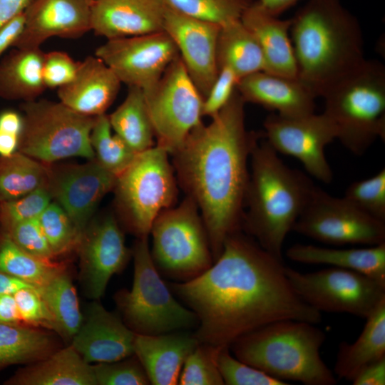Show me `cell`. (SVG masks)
<instances>
[{"label": "cell", "instance_id": "ffe728a7", "mask_svg": "<svg viewBox=\"0 0 385 385\" xmlns=\"http://www.w3.org/2000/svg\"><path fill=\"white\" fill-rule=\"evenodd\" d=\"M135 335L119 316L94 302L71 346L89 364L115 361L134 354Z\"/></svg>", "mask_w": 385, "mask_h": 385}, {"label": "cell", "instance_id": "484cf974", "mask_svg": "<svg viewBox=\"0 0 385 385\" xmlns=\"http://www.w3.org/2000/svg\"><path fill=\"white\" fill-rule=\"evenodd\" d=\"M7 385H96L92 365L71 345L19 370Z\"/></svg>", "mask_w": 385, "mask_h": 385}, {"label": "cell", "instance_id": "e575fe53", "mask_svg": "<svg viewBox=\"0 0 385 385\" xmlns=\"http://www.w3.org/2000/svg\"><path fill=\"white\" fill-rule=\"evenodd\" d=\"M52 260L34 256L16 245L3 231L0 233V271L15 276L35 288L64 270Z\"/></svg>", "mask_w": 385, "mask_h": 385}, {"label": "cell", "instance_id": "52a82bcc", "mask_svg": "<svg viewBox=\"0 0 385 385\" xmlns=\"http://www.w3.org/2000/svg\"><path fill=\"white\" fill-rule=\"evenodd\" d=\"M132 256V288L120 291L115 297L124 323L135 333L146 335L196 329L199 323L197 315L175 298L157 270L148 236L138 237Z\"/></svg>", "mask_w": 385, "mask_h": 385}, {"label": "cell", "instance_id": "f1b7e54d", "mask_svg": "<svg viewBox=\"0 0 385 385\" xmlns=\"http://www.w3.org/2000/svg\"><path fill=\"white\" fill-rule=\"evenodd\" d=\"M366 319L358 339L339 346L334 368L339 379L351 381L365 366L385 357V300Z\"/></svg>", "mask_w": 385, "mask_h": 385}, {"label": "cell", "instance_id": "ac0fdd59", "mask_svg": "<svg viewBox=\"0 0 385 385\" xmlns=\"http://www.w3.org/2000/svg\"><path fill=\"white\" fill-rule=\"evenodd\" d=\"M78 249L86 290L95 299L103 295L111 277L123 270L132 255L112 212L90 222Z\"/></svg>", "mask_w": 385, "mask_h": 385}, {"label": "cell", "instance_id": "681fc988", "mask_svg": "<svg viewBox=\"0 0 385 385\" xmlns=\"http://www.w3.org/2000/svg\"><path fill=\"white\" fill-rule=\"evenodd\" d=\"M351 382L354 385H384L385 357L365 366Z\"/></svg>", "mask_w": 385, "mask_h": 385}, {"label": "cell", "instance_id": "8fae6325", "mask_svg": "<svg viewBox=\"0 0 385 385\" xmlns=\"http://www.w3.org/2000/svg\"><path fill=\"white\" fill-rule=\"evenodd\" d=\"M143 91L157 145L173 155L202 123L203 97L179 55L160 79Z\"/></svg>", "mask_w": 385, "mask_h": 385}, {"label": "cell", "instance_id": "5b68a950", "mask_svg": "<svg viewBox=\"0 0 385 385\" xmlns=\"http://www.w3.org/2000/svg\"><path fill=\"white\" fill-rule=\"evenodd\" d=\"M315 324L273 322L240 337L229 348L239 360L282 381L334 385L335 375L320 356L326 334Z\"/></svg>", "mask_w": 385, "mask_h": 385}, {"label": "cell", "instance_id": "83f0119b", "mask_svg": "<svg viewBox=\"0 0 385 385\" xmlns=\"http://www.w3.org/2000/svg\"><path fill=\"white\" fill-rule=\"evenodd\" d=\"M45 52L38 48H14L0 58V98L36 100L46 90L43 78Z\"/></svg>", "mask_w": 385, "mask_h": 385}, {"label": "cell", "instance_id": "74e56055", "mask_svg": "<svg viewBox=\"0 0 385 385\" xmlns=\"http://www.w3.org/2000/svg\"><path fill=\"white\" fill-rule=\"evenodd\" d=\"M38 220L54 257L78 248L82 236L56 202H51Z\"/></svg>", "mask_w": 385, "mask_h": 385}, {"label": "cell", "instance_id": "5bb4252c", "mask_svg": "<svg viewBox=\"0 0 385 385\" xmlns=\"http://www.w3.org/2000/svg\"><path fill=\"white\" fill-rule=\"evenodd\" d=\"M262 136L278 154L298 159L310 176L324 183L332 181L325 148L337 139V130L324 113L299 116L272 113L264 122Z\"/></svg>", "mask_w": 385, "mask_h": 385}, {"label": "cell", "instance_id": "b9f144b4", "mask_svg": "<svg viewBox=\"0 0 385 385\" xmlns=\"http://www.w3.org/2000/svg\"><path fill=\"white\" fill-rule=\"evenodd\" d=\"M132 356L115 361L92 365L96 385L150 384L141 364L135 355L134 358H131Z\"/></svg>", "mask_w": 385, "mask_h": 385}, {"label": "cell", "instance_id": "7c38bea8", "mask_svg": "<svg viewBox=\"0 0 385 385\" xmlns=\"http://www.w3.org/2000/svg\"><path fill=\"white\" fill-rule=\"evenodd\" d=\"M292 288L317 311L367 318L385 300V283L359 272L331 267L300 272L285 266Z\"/></svg>", "mask_w": 385, "mask_h": 385}, {"label": "cell", "instance_id": "6da1fadb", "mask_svg": "<svg viewBox=\"0 0 385 385\" xmlns=\"http://www.w3.org/2000/svg\"><path fill=\"white\" fill-rule=\"evenodd\" d=\"M284 268L283 260L239 230L227 237L220 255L206 271L168 285L197 315L194 334L198 341L230 347L240 337L273 322H321V312L298 296Z\"/></svg>", "mask_w": 385, "mask_h": 385}, {"label": "cell", "instance_id": "e0dca14e", "mask_svg": "<svg viewBox=\"0 0 385 385\" xmlns=\"http://www.w3.org/2000/svg\"><path fill=\"white\" fill-rule=\"evenodd\" d=\"M220 28L217 24L185 15L166 4L163 30L175 43L203 99L219 73L217 46Z\"/></svg>", "mask_w": 385, "mask_h": 385}, {"label": "cell", "instance_id": "d6a6232c", "mask_svg": "<svg viewBox=\"0 0 385 385\" xmlns=\"http://www.w3.org/2000/svg\"><path fill=\"white\" fill-rule=\"evenodd\" d=\"M49 165L18 150L9 156L0 155V200H16L46 186Z\"/></svg>", "mask_w": 385, "mask_h": 385}, {"label": "cell", "instance_id": "ba28073f", "mask_svg": "<svg viewBox=\"0 0 385 385\" xmlns=\"http://www.w3.org/2000/svg\"><path fill=\"white\" fill-rule=\"evenodd\" d=\"M168 154L153 146L138 153L116 177L113 190L118 212L137 237L148 236L155 218L175 200L177 187Z\"/></svg>", "mask_w": 385, "mask_h": 385}, {"label": "cell", "instance_id": "f6af8a7d", "mask_svg": "<svg viewBox=\"0 0 385 385\" xmlns=\"http://www.w3.org/2000/svg\"><path fill=\"white\" fill-rule=\"evenodd\" d=\"M14 297L21 322L54 329L52 317L35 287L20 289L14 294Z\"/></svg>", "mask_w": 385, "mask_h": 385}, {"label": "cell", "instance_id": "8992f818", "mask_svg": "<svg viewBox=\"0 0 385 385\" xmlns=\"http://www.w3.org/2000/svg\"><path fill=\"white\" fill-rule=\"evenodd\" d=\"M324 113L333 123L337 139L355 155L385 139V67L366 61L322 96Z\"/></svg>", "mask_w": 385, "mask_h": 385}, {"label": "cell", "instance_id": "cb8c5ba5", "mask_svg": "<svg viewBox=\"0 0 385 385\" xmlns=\"http://www.w3.org/2000/svg\"><path fill=\"white\" fill-rule=\"evenodd\" d=\"M200 343L190 330H178L158 335L136 334L134 355L143 367L150 384H178L188 356Z\"/></svg>", "mask_w": 385, "mask_h": 385}, {"label": "cell", "instance_id": "4dcf8cb0", "mask_svg": "<svg viewBox=\"0 0 385 385\" xmlns=\"http://www.w3.org/2000/svg\"><path fill=\"white\" fill-rule=\"evenodd\" d=\"M128 87L125 100L108 118L115 134L139 153L154 146L155 136L143 90L135 86Z\"/></svg>", "mask_w": 385, "mask_h": 385}, {"label": "cell", "instance_id": "ab89813d", "mask_svg": "<svg viewBox=\"0 0 385 385\" xmlns=\"http://www.w3.org/2000/svg\"><path fill=\"white\" fill-rule=\"evenodd\" d=\"M344 197L368 215L385 222V169L369 178L352 183Z\"/></svg>", "mask_w": 385, "mask_h": 385}, {"label": "cell", "instance_id": "8d00e7d4", "mask_svg": "<svg viewBox=\"0 0 385 385\" xmlns=\"http://www.w3.org/2000/svg\"><path fill=\"white\" fill-rule=\"evenodd\" d=\"M255 0H164L185 15L223 26L240 20Z\"/></svg>", "mask_w": 385, "mask_h": 385}, {"label": "cell", "instance_id": "f35d334b", "mask_svg": "<svg viewBox=\"0 0 385 385\" xmlns=\"http://www.w3.org/2000/svg\"><path fill=\"white\" fill-rule=\"evenodd\" d=\"M219 347L200 342L185 359L178 384L223 385L216 361Z\"/></svg>", "mask_w": 385, "mask_h": 385}, {"label": "cell", "instance_id": "3957f363", "mask_svg": "<svg viewBox=\"0 0 385 385\" xmlns=\"http://www.w3.org/2000/svg\"><path fill=\"white\" fill-rule=\"evenodd\" d=\"M291 20L297 78L317 97L366 61L359 22L340 0H308Z\"/></svg>", "mask_w": 385, "mask_h": 385}, {"label": "cell", "instance_id": "f5cc1de1", "mask_svg": "<svg viewBox=\"0 0 385 385\" xmlns=\"http://www.w3.org/2000/svg\"><path fill=\"white\" fill-rule=\"evenodd\" d=\"M34 287L28 282L0 271V295H14L24 288Z\"/></svg>", "mask_w": 385, "mask_h": 385}, {"label": "cell", "instance_id": "db71d44e", "mask_svg": "<svg viewBox=\"0 0 385 385\" xmlns=\"http://www.w3.org/2000/svg\"><path fill=\"white\" fill-rule=\"evenodd\" d=\"M23 126V118L16 112L6 111L0 114V130L19 135Z\"/></svg>", "mask_w": 385, "mask_h": 385}, {"label": "cell", "instance_id": "9a60e30c", "mask_svg": "<svg viewBox=\"0 0 385 385\" xmlns=\"http://www.w3.org/2000/svg\"><path fill=\"white\" fill-rule=\"evenodd\" d=\"M178 55L175 43L163 30L107 39L95 52L121 83L143 91L153 86Z\"/></svg>", "mask_w": 385, "mask_h": 385}, {"label": "cell", "instance_id": "4fadbf2b", "mask_svg": "<svg viewBox=\"0 0 385 385\" xmlns=\"http://www.w3.org/2000/svg\"><path fill=\"white\" fill-rule=\"evenodd\" d=\"M292 230L335 245L385 242V222L361 211L346 199L315 186Z\"/></svg>", "mask_w": 385, "mask_h": 385}, {"label": "cell", "instance_id": "9c48e42d", "mask_svg": "<svg viewBox=\"0 0 385 385\" xmlns=\"http://www.w3.org/2000/svg\"><path fill=\"white\" fill-rule=\"evenodd\" d=\"M195 202L189 196L176 207L161 212L150 234L153 262L160 275L190 280L213 263L209 239Z\"/></svg>", "mask_w": 385, "mask_h": 385}, {"label": "cell", "instance_id": "60d3db41", "mask_svg": "<svg viewBox=\"0 0 385 385\" xmlns=\"http://www.w3.org/2000/svg\"><path fill=\"white\" fill-rule=\"evenodd\" d=\"M217 364L224 384L227 385H287L289 383L276 379L237 359L228 346H220Z\"/></svg>", "mask_w": 385, "mask_h": 385}, {"label": "cell", "instance_id": "30bf717a", "mask_svg": "<svg viewBox=\"0 0 385 385\" xmlns=\"http://www.w3.org/2000/svg\"><path fill=\"white\" fill-rule=\"evenodd\" d=\"M17 150L51 164L71 157L95 158L90 135L96 117L80 114L61 102H24Z\"/></svg>", "mask_w": 385, "mask_h": 385}, {"label": "cell", "instance_id": "9f6ffc18", "mask_svg": "<svg viewBox=\"0 0 385 385\" xmlns=\"http://www.w3.org/2000/svg\"><path fill=\"white\" fill-rule=\"evenodd\" d=\"M19 137L16 134L0 130V155L9 156L17 151Z\"/></svg>", "mask_w": 385, "mask_h": 385}, {"label": "cell", "instance_id": "2e32d148", "mask_svg": "<svg viewBox=\"0 0 385 385\" xmlns=\"http://www.w3.org/2000/svg\"><path fill=\"white\" fill-rule=\"evenodd\" d=\"M116 176L95 159L83 164L49 165L46 188L83 236L98 204L113 190Z\"/></svg>", "mask_w": 385, "mask_h": 385}, {"label": "cell", "instance_id": "7bdbcfd3", "mask_svg": "<svg viewBox=\"0 0 385 385\" xmlns=\"http://www.w3.org/2000/svg\"><path fill=\"white\" fill-rule=\"evenodd\" d=\"M51 202V193L46 186L18 199L1 202L0 225L2 230L16 222L38 218Z\"/></svg>", "mask_w": 385, "mask_h": 385}, {"label": "cell", "instance_id": "4316f807", "mask_svg": "<svg viewBox=\"0 0 385 385\" xmlns=\"http://www.w3.org/2000/svg\"><path fill=\"white\" fill-rule=\"evenodd\" d=\"M290 260L328 265L368 275L385 283V242L366 248L334 249L295 244L286 251Z\"/></svg>", "mask_w": 385, "mask_h": 385}, {"label": "cell", "instance_id": "277c9868", "mask_svg": "<svg viewBox=\"0 0 385 385\" xmlns=\"http://www.w3.org/2000/svg\"><path fill=\"white\" fill-rule=\"evenodd\" d=\"M242 229L267 252L282 260L288 233L316 186L309 175L289 168L264 139L250 153Z\"/></svg>", "mask_w": 385, "mask_h": 385}, {"label": "cell", "instance_id": "6f0895ef", "mask_svg": "<svg viewBox=\"0 0 385 385\" xmlns=\"http://www.w3.org/2000/svg\"><path fill=\"white\" fill-rule=\"evenodd\" d=\"M1 201L0 200V207H1Z\"/></svg>", "mask_w": 385, "mask_h": 385}, {"label": "cell", "instance_id": "bcb514c9", "mask_svg": "<svg viewBox=\"0 0 385 385\" xmlns=\"http://www.w3.org/2000/svg\"><path fill=\"white\" fill-rule=\"evenodd\" d=\"M240 78L229 67H221L208 94L203 99L202 115L211 118L230 100L237 89Z\"/></svg>", "mask_w": 385, "mask_h": 385}, {"label": "cell", "instance_id": "7402d4cb", "mask_svg": "<svg viewBox=\"0 0 385 385\" xmlns=\"http://www.w3.org/2000/svg\"><path fill=\"white\" fill-rule=\"evenodd\" d=\"M237 90L245 102H251L284 116L315 113L313 91L298 78L267 71L247 76L239 81Z\"/></svg>", "mask_w": 385, "mask_h": 385}, {"label": "cell", "instance_id": "836d02e7", "mask_svg": "<svg viewBox=\"0 0 385 385\" xmlns=\"http://www.w3.org/2000/svg\"><path fill=\"white\" fill-rule=\"evenodd\" d=\"M36 289L52 317L54 330L72 338L79 329L83 318L76 291L70 277L63 270Z\"/></svg>", "mask_w": 385, "mask_h": 385}, {"label": "cell", "instance_id": "816d5d0a", "mask_svg": "<svg viewBox=\"0 0 385 385\" xmlns=\"http://www.w3.org/2000/svg\"><path fill=\"white\" fill-rule=\"evenodd\" d=\"M31 0H0V27L24 11Z\"/></svg>", "mask_w": 385, "mask_h": 385}, {"label": "cell", "instance_id": "f907efd6", "mask_svg": "<svg viewBox=\"0 0 385 385\" xmlns=\"http://www.w3.org/2000/svg\"><path fill=\"white\" fill-rule=\"evenodd\" d=\"M21 322L14 295H0V322L20 324Z\"/></svg>", "mask_w": 385, "mask_h": 385}, {"label": "cell", "instance_id": "ee69618b", "mask_svg": "<svg viewBox=\"0 0 385 385\" xmlns=\"http://www.w3.org/2000/svg\"><path fill=\"white\" fill-rule=\"evenodd\" d=\"M2 231L26 252L43 259L54 257L38 218L16 222Z\"/></svg>", "mask_w": 385, "mask_h": 385}, {"label": "cell", "instance_id": "1f68e13d", "mask_svg": "<svg viewBox=\"0 0 385 385\" xmlns=\"http://www.w3.org/2000/svg\"><path fill=\"white\" fill-rule=\"evenodd\" d=\"M55 351L48 334L20 324L0 322V368L34 363Z\"/></svg>", "mask_w": 385, "mask_h": 385}, {"label": "cell", "instance_id": "603a6c76", "mask_svg": "<svg viewBox=\"0 0 385 385\" xmlns=\"http://www.w3.org/2000/svg\"><path fill=\"white\" fill-rule=\"evenodd\" d=\"M121 82L101 58L87 56L78 61L73 79L58 88V97L63 104L85 115L106 113L115 99Z\"/></svg>", "mask_w": 385, "mask_h": 385}, {"label": "cell", "instance_id": "c3c4849f", "mask_svg": "<svg viewBox=\"0 0 385 385\" xmlns=\"http://www.w3.org/2000/svg\"><path fill=\"white\" fill-rule=\"evenodd\" d=\"M25 24L24 12H21L0 27V58L12 47L22 33Z\"/></svg>", "mask_w": 385, "mask_h": 385}, {"label": "cell", "instance_id": "7dc6e473", "mask_svg": "<svg viewBox=\"0 0 385 385\" xmlns=\"http://www.w3.org/2000/svg\"><path fill=\"white\" fill-rule=\"evenodd\" d=\"M78 61L67 53L53 51L44 53L43 78L46 88H59L71 81L76 76Z\"/></svg>", "mask_w": 385, "mask_h": 385}, {"label": "cell", "instance_id": "d6986e66", "mask_svg": "<svg viewBox=\"0 0 385 385\" xmlns=\"http://www.w3.org/2000/svg\"><path fill=\"white\" fill-rule=\"evenodd\" d=\"M93 0H31L12 48H38L51 37L76 38L91 31Z\"/></svg>", "mask_w": 385, "mask_h": 385}, {"label": "cell", "instance_id": "44dd1931", "mask_svg": "<svg viewBox=\"0 0 385 385\" xmlns=\"http://www.w3.org/2000/svg\"><path fill=\"white\" fill-rule=\"evenodd\" d=\"M164 0H93L91 31L107 39L163 31Z\"/></svg>", "mask_w": 385, "mask_h": 385}, {"label": "cell", "instance_id": "7a4b0ae2", "mask_svg": "<svg viewBox=\"0 0 385 385\" xmlns=\"http://www.w3.org/2000/svg\"><path fill=\"white\" fill-rule=\"evenodd\" d=\"M245 103L236 89L211 122L195 128L173 154L180 181L201 213L213 262L227 237L242 230L247 164L262 136L247 130Z\"/></svg>", "mask_w": 385, "mask_h": 385}, {"label": "cell", "instance_id": "11a10c76", "mask_svg": "<svg viewBox=\"0 0 385 385\" xmlns=\"http://www.w3.org/2000/svg\"><path fill=\"white\" fill-rule=\"evenodd\" d=\"M300 0H255V3L267 13L279 16Z\"/></svg>", "mask_w": 385, "mask_h": 385}, {"label": "cell", "instance_id": "d590c367", "mask_svg": "<svg viewBox=\"0 0 385 385\" xmlns=\"http://www.w3.org/2000/svg\"><path fill=\"white\" fill-rule=\"evenodd\" d=\"M108 115L96 117L90 135L95 159L116 177L135 159L136 153L119 135H112Z\"/></svg>", "mask_w": 385, "mask_h": 385}, {"label": "cell", "instance_id": "d4e9b609", "mask_svg": "<svg viewBox=\"0 0 385 385\" xmlns=\"http://www.w3.org/2000/svg\"><path fill=\"white\" fill-rule=\"evenodd\" d=\"M242 23L257 39L265 61V71L297 78V67L289 35L291 19H281L254 2L243 13Z\"/></svg>", "mask_w": 385, "mask_h": 385}, {"label": "cell", "instance_id": "f546056e", "mask_svg": "<svg viewBox=\"0 0 385 385\" xmlns=\"http://www.w3.org/2000/svg\"><path fill=\"white\" fill-rule=\"evenodd\" d=\"M219 69L230 68L240 80L266 70L261 48L252 32L240 20L221 26L217 39Z\"/></svg>", "mask_w": 385, "mask_h": 385}]
</instances>
